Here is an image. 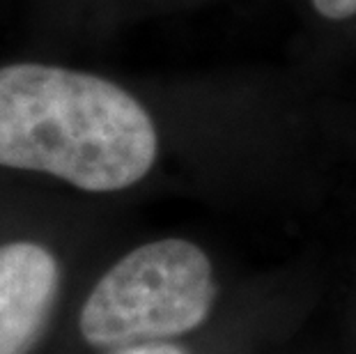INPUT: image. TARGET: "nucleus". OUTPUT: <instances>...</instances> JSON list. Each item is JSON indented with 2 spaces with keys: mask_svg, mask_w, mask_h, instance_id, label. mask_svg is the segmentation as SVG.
<instances>
[{
  "mask_svg": "<svg viewBox=\"0 0 356 354\" xmlns=\"http://www.w3.org/2000/svg\"><path fill=\"white\" fill-rule=\"evenodd\" d=\"M63 267L33 237L0 239V354H28L58 301Z\"/></svg>",
  "mask_w": 356,
  "mask_h": 354,
  "instance_id": "obj_3",
  "label": "nucleus"
},
{
  "mask_svg": "<svg viewBox=\"0 0 356 354\" xmlns=\"http://www.w3.org/2000/svg\"><path fill=\"white\" fill-rule=\"evenodd\" d=\"M315 12L329 21H345L356 17V0H310Z\"/></svg>",
  "mask_w": 356,
  "mask_h": 354,
  "instance_id": "obj_4",
  "label": "nucleus"
},
{
  "mask_svg": "<svg viewBox=\"0 0 356 354\" xmlns=\"http://www.w3.org/2000/svg\"><path fill=\"white\" fill-rule=\"evenodd\" d=\"M159 127L134 90L37 58H0V172L86 193L140 184L159 159Z\"/></svg>",
  "mask_w": 356,
  "mask_h": 354,
  "instance_id": "obj_1",
  "label": "nucleus"
},
{
  "mask_svg": "<svg viewBox=\"0 0 356 354\" xmlns=\"http://www.w3.org/2000/svg\"><path fill=\"white\" fill-rule=\"evenodd\" d=\"M214 272L198 244L165 237L136 246L106 272L81 311L95 348H131L200 327L214 304Z\"/></svg>",
  "mask_w": 356,
  "mask_h": 354,
  "instance_id": "obj_2",
  "label": "nucleus"
},
{
  "mask_svg": "<svg viewBox=\"0 0 356 354\" xmlns=\"http://www.w3.org/2000/svg\"><path fill=\"white\" fill-rule=\"evenodd\" d=\"M120 354H184V352L165 343H143V345H131V348H127Z\"/></svg>",
  "mask_w": 356,
  "mask_h": 354,
  "instance_id": "obj_5",
  "label": "nucleus"
}]
</instances>
